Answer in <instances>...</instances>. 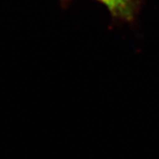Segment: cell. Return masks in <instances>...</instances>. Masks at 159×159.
<instances>
[{"instance_id": "cell-1", "label": "cell", "mask_w": 159, "mask_h": 159, "mask_svg": "<svg viewBox=\"0 0 159 159\" xmlns=\"http://www.w3.org/2000/svg\"><path fill=\"white\" fill-rule=\"evenodd\" d=\"M71 0H61L62 5ZM107 7L113 21L133 25L142 7V0H95Z\"/></svg>"}]
</instances>
